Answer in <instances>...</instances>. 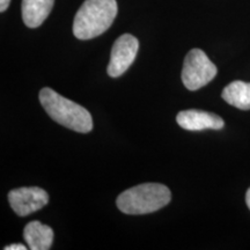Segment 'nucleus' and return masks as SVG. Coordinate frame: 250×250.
Returning <instances> with one entry per match:
<instances>
[{
    "label": "nucleus",
    "mask_w": 250,
    "mask_h": 250,
    "mask_svg": "<svg viewBox=\"0 0 250 250\" xmlns=\"http://www.w3.org/2000/svg\"><path fill=\"white\" fill-rule=\"evenodd\" d=\"M40 102L46 114L58 124L79 133H88L93 129V120L87 109L59 95L54 89L42 88Z\"/></svg>",
    "instance_id": "obj_1"
},
{
    "label": "nucleus",
    "mask_w": 250,
    "mask_h": 250,
    "mask_svg": "<svg viewBox=\"0 0 250 250\" xmlns=\"http://www.w3.org/2000/svg\"><path fill=\"white\" fill-rule=\"evenodd\" d=\"M116 0H86L73 21V34L86 41L107 31L117 15Z\"/></svg>",
    "instance_id": "obj_2"
},
{
    "label": "nucleus",
    "mask_w": 250,
    "mask_h": 250,
    "mask_svg": "<svg viewBox=\"0 0 250 250\" xmlns=\"http://www.w3.org/2000/svg\"><path fill=\"white\" fill-rule=\"evenodd\" d=\"M170 190L160 183H144L118 196L117 208L125 214H147L169 204Z\"/></svg>",
    "instance_id": "obj_3"
},
{
    "label": "nucleus",
    "mask_w": 250,
    "mask_h": 250,
    "mask_svg": "<svg viewBox=\"0 0 250 250\" xmlns=\"http://www.w3.org/2000/svg\"><path fill=\"white\" fill-rule=\"evenodd\" d=\"M218 68L201 49L188 52L183 62L182 81L186 88L197 90L208 85L217 76Z\"/></svg>",
    "instance_id": "obj_4"
},
{
    "label": "nucleus",
    "mask_w": 250,
    "mask_h": 250,
    "mask_svg": "<svg viewBox=\"0 0 250 250\" xmlns=\"http://www.w3.org/2000/svg\"><path fill=\"white\" fill-rule=\"evenodd\" d=\"M139 49V42L133 35L124 34L115 41L112 45L108 74L111 78H118L129 70L136 59Z\"/></svg>",
    "instance_id": "obj_5"
},
{
    "label": "nucleus",
    "mask_w": 250,
    "mask_h": 250,
    "mask_svg": "<svg viewBox=\"0 0 250 250\" xmlns=\"http://www.w3.org/2000/svg\"><path fill=\"white\" fill-rule=\"evenodd\" d=\"M8 202L19 217H27L44 208L49 203V195L37 187L19 188L8 192Z\"/></svg>",
    "instance_id": "obj_6"
},
{
    "label": "nucleus",
    "mask_w": 250,
    "mask_h": 250,
    "mask_svg": "<svg viewBox=\"0 0 250 250\" xmlns=\"http://www.w3.org/2000/svg\"><path fill=\"white\" fill-rule=\"evenodd\" d=\"M176 122L181 127L188 131H202L206 129L220 130L224 127V120L212 112L196 110H184L177 114Z\"/></svg>",
    "instance_id": "obj_7"
},
{
    "label": "nucleus",
    "mask_w": 250,
    "mask_h": 250,
    "mask_svg": "<svg viewBox=\"0 0 250 250\" xmlns=\"http://www.w3.org/2000/svg\"><path fill=\"white\" fill-rule=\"evenodd\" d=\"M23 239L31 250H49L54 242V230L40 221H31L24 227Z\"/></svg>",
    "instance_id": "obj_8"
},
{
    "label": "nucleus",
    "mask_w": 250,
    "mask_h": 250,
    "mask_svg": "<svg viewBox=\"0 0 250 250\" xmlns=\"http://www.w3.org/2000/svg\"><path fill=\"white\" fill-rule=\"evenodd\" d=\"M55 0H22V20L29 28H37L45 21L54 7Z\"/></svg>",
    "instance_id": "obj_9"
},
{
    "label": "nucleus",
    "mask_w": 250,
    "mask_h": 250,
    "mask_svg": "<svg viewBox=\"0 0 250 250\" xmlns=\"http://www.w3.org/2000/svg\"><path fill=\"white\" fill-rule=\"evenodd\" d=\"M228 104L241 110L250 109V83L236 80L226 86L221 94Z\"/></svg>",
    "instance_id": "obj_10"
},
{
    "label": "nucleus",
    "mask_w": 250,
    "mask_h": 250,
    "mask_svg": "<svg viewBox=\"0 0 250 250\" xmlns=\"http://www.w3.org/2000/svg\"><path fill=\"white\" fill-rule=\"evenodd\" d=\"M27 247L23 245H20V243H17V245H11L7 246L5 248V250H26Z\"/></svg>",
    "instance_id": "obj_11"
},
{
    "label": "nucleus",
    "mask_w": 250,
    "mask_h": 250,
    "mask_svg": "<svg viewBox=\"0 0 250 250\" xmlns=\"http://www.w3.org/2000/svg\"><path fill=\"white\" fill-rule=\"evenodd\" d=\"M9 4H11V0H0V12H5Z\"/></svg>",
    "instance_id": "obj_12"
},
{
    "label": "nucleus",
    "mask_w": 250,
    "mask_h": 250,
    "mask_svg": "<svg viewBox=\"0 0 250 250\" xmlns=\"http://www.w3.org/2000/svg\"><path fill=\"white\" fill-rule=\"evenodd\" d=\"M246 203H247V205H248V208H250V188L246 193Z\"/></svg>",
    "instance_id": "obj_13"
}]
</instances>
